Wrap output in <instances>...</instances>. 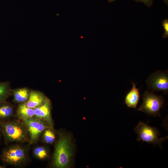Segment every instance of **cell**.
<instances>
[{
	"label": "cell",
	"mask_w": 168,
	"mask_h": 168,
	"mask_svg": "<svg viewBox=\"0 0 168 168\" xmlns=\"http://www.w3.org/2000/svg\"><path fill=\"white\" fill-rule=\"evenodd\" d=\"M134 130L137 134V140L152 143L155 146L157 144L161 148L162 143L168 138V137L160 138L159 131L156 128L149 125L147 123L140 121L135 127Z\"/></svg>",
	"instance_id": "obj_1"
},
{
	"label": "cell",
	"mask_w": 168,
	"mask_h": 168,
	"mask_svg": "<svg viewBox=\"0 0 168 168\" xmlns=\"http://www.w3.org/2000/svg\"><path fill=\"white\" fill-rule=\"evenodd\" d=\"M142 102L138 109L148 115L154 116H160V110L164 103V98L162 96L156 95L154 92L145 91L142 96Z\"/></svg>",
	"instance_id": "obj_2"
},
{
	"label": "cell",
	"mask_w": 168,
	"mask_h": 168,
	"mask_svg": "<svg viewBox=\"0 0 168 168\" xmlns=\"http://www.w3.org/2000/svg\"><path fill=\"white\" fill-rule=\"evenodd\" d=\"M69 138L62 136L59 139L55 149L54 164L58 168H64L69 164L72 155Z\"/></svg>",
	"instance_id": "obj_3"
},
{
	"label": "cell",
	"mask_w": 168,
	"mask_h": 168,
	"mask_svg": "<svg viewBox=\"0 0 168 168\" xmlns=\"http://www.w3.org/2000/svg\"><path fill=\"white\" fill-rule=\"evenodd\" d=\"M147 88L150 91H163L165 94L168 92V72L158 70L151 74L146 81Z\"/></svg>",
	"instance_id": "obj_4"
},
{
	"label": "cell",
	"mask_w": 168,
	"mask_h": 168,
	"mask_svg": "<svg viewBox=\"0 0 168 168\" xmlns=\"http://www.w3.org/2000/svg\"><path fill=\"white\" fill-rule=\"evenodd\" d=\"M3 133L9 139L16 141H21L26 137L23 128L20 125L12 123H6L2 125Z\"/></svg>",
	"instance_id": "obj_5"
},
{
	"label": "cell",
	"mask_w": 168,
	"mask_h": 168,
	"mask_svg": "<svg viewBox=\"0 0 168 168\" xmlns=\"http://www.w3.org/2000/svg\"><path fill=\"white\" fill-rule=\"evenodd\" d=\"M3 160L10 164H17L23 161L25 158L24 150L19 146H15L5 150L2 156Z\"/></svg>",
	"instance_id": "obj_6"
},
{
	"label": "cell",
	"mask_w": 168,
	"mask_h": 168,
	"mask_svg": "<svg viewBox=\"0 0 168 168\" xmlns=\"http://www.w3.org/2000/svg\"><path fill=\"white\" fill-rule=\"evenodd\" d=\"M25 122L30 133V142H34L45 129L46 126L38 119L32 118L25 121Z\"/></svg>",
	"instance_id": "obj_7"
},
{
	"label": "cell",
	"mask_w": 168,
	"mask_h": 168,
	"mask_svg": "<svg viewBox=\"0 0 168 168\" xmlns=\"http://www.w3.org/2000/svg\"><path fill=\"white\" fill-rule=\"evenodd\" d=\"M132 87L125 97L124 103L129 108L137 109L140 98L139 88L136 87V84L132 82Z\"/></svg>",
	"instance_id": "obj_8"
},
{
	"label": "cell",
	"mask_w": 168,
	"mask_h": 168,
	"mask_svg": "<svg viewBox=\"0 0 168 168\" xmlns=\"http://www.w3.org/2000/svg\"><path fill=\"white\" fill-rule=\"evenodd\" d=\"M34 116L38 118L51 123L50 104L48 99H46L44 103L40 106L34 108Z\"/></svg>",
	"instance_id": "obj_9"
},
{
	"label": "cell",
	"mask_w": 168,
	"mask_h": 168,
	"mask_svg": "<svg viewBox=\"0 0 168 168\" xmlns=\"http://www.w3.org/2000/svg\"><path fill=\"white\" fill-rule=\"evenodd\" d=\"M46 98L39 92L32 91L30 93L26 105L31 108H35L41 105L44 101Z\"/></svg>",
	"instance_id": "obj_10"
},
{
	"label": "cell",
	"mask_w": 168,
	"mask_h": 168,
	"mask_svg": "<svg viewBox=\"0 0 168 168\" xmlns=\"http://www.w3.org/2000/svg\"><path fill=\"white\" fill-rule=\"evenodd\" d=\"M17 113L19 117L25 121L32 118L35 114L34 109L27 107L25 103L19 105Z\"/></svg>",
	"instance_id": "obj_11"
},
{
	"label": "cell",
	"mask_w": 168,
	"mask_h": 168,
	"mask_svg": "<svg viewBox=\"0 0 168 168\" xmlns=\"http://www.w3.org/2000/svg\"><path fill=\"white\" fill-rule=\"evenodd\" d=\"M30 92L26 88L16 89L14 91L15 100L18 102H23L28 99Z\"/></svg>",
	"instance_id": "obj_12"
},
{
	"label": "cell",
	"mask_w": 168,
	"mask_h": 168,
	"mask_svg": "<svg viewBox=\"0 0 168 168\" xmlns=\"http://www.w3.org/2000/svg\"><path fill=\"white\" fill-rule=\"evenodd\" d=\"M13 112L12 108L7 104L0 105V118L4 119L9 117Z\"/></svg>",
	"instance_id": "obj_13"
},
{
	"label": "cell",
	"mask_w": 168,
	"mask_h": 168,
	"mask_svg": "<svg viewBox=\"0 0 168 168\" xmlns=\"http://www.w3.org/2000/svg\"><path fill=\"white\" fill-rule=\"evenodd\" d=\"M9 92V89L7 83H0V103L7 97Z\"/></svg>",
	"instance_id": "obj_14"
},
{
	"label": "cell",
	"mask_w": 168,
	"mask_h": 168,
	"mask_svg": "<svg viewBox=\"0 0 168 168\" xmlns=\"http://www.w3.org/2000/svg\"><path fill=\"white\" fill-rule=\"evenodd\" d=\"M35 155L40 159H43L47 156V153L45 149L42 147L35 148L34 150Z\"/></svg>",
	"instance_id": "obj_15"
},
{
	"label": "cell",
	"mask_w": 168,
	"mask_h": 168,
	"mask_svg": "<svg viewBox=\"0 0 168 168\" xmlns=\"http://www.w3.org/2000/svg\"><path fill=\"white\" fill-rule=\"evenodd\" d=\"M44 138L46 142L52 143L54 140L55 137L54 133L50 130H46L44 133Z\"/></svg>",
	"instance_id": "obj_16"
},
{
	"label": "cell",
	"mask_w": 168,
	"mask_h": 168,
	"mask_svg": "<svg viewBox=\"0 0 168 168\" xmlns=\"http://www.w3.org/2000/svg\"><path fill=\"white\" fill-rule=\"evenodd\" d=\"M162 25L165 31L163 37L164 38H167L168 37V19H166L162 21Z\"/></svg>",
	"instance_id": "obj_17"
},
{
	"label": "cell",
	"mask_w": 168,
	"mask_h": 168,
	"mask_svg": "<svg viewBox=\"0 0 168 168\" xmlns=\"http://www.w3.org/2000/svg\"><path fill=\"white\" fill-rule=\"evenodd\" d=\"M136 2H142L148 7H151L153 4V0H133Z\"/></svg>",
	"instance_id": "obj_18"
},
{
	"label": "cell",
	"mask_w": 168,
	"mask_h": 168,
	"mask_svg": "<svg viewBox=\"0 0 168 168\" xmlns=\"http://www.w3.org/2000/svg\"><path fill=\"white\" fill-rule=\"evenodd\" d=\"M165 3L167 4L168 5V0H163Z\"/></svg>",
	"instance_id": "obj_19"
},
{
	"label": "cell",
	"mask_w": 168,
	"mask_h": 168,
	"mask_svg": "<svg viewBox=\"0 0 168 168\" xmlns=\"http://www.w3.org/2000/svg\"><path fill=\"white\" fill-rule=\"evenodd\" d=\"M115 0H108V1L110 2H111L115 1Z\"/></svg>",
	"instance_id": "obj_20"
},
{
	"label": "cell",
	"mask_w": 168,
	"mask_h": 168,
	"mask_svg": "<svg viewBox=\"0 0 168 168\" xmlns=\"http://www.w3.org/2000/svg\"><path fill=\"white\" fill-rule=\"evenodd\" d=\"M0 168H2V167L1 166H0Z\"/></svg>",
	"instance_id": "obj_21"
}]
</instances>
